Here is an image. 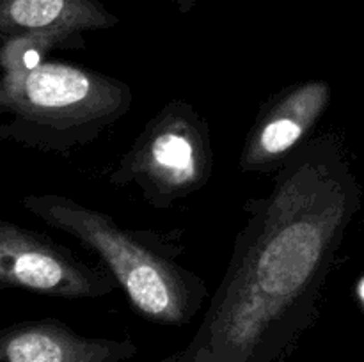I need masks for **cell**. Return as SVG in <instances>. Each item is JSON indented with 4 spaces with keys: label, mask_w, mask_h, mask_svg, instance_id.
<instances>
[{
    "label": "cell",
    "mask_w": 364,
    "mask_h": 362,
    "mask_svg": "<svg viewBox=\"0 0 364 362\" xmlns=\"http://www.w3.org/2000/svg\"><path fill=\"white\" fill-rule=\"evenodd\" d=\"M361 201L340 135L306 141L244 204L226 273L191 343L167 361H281L315 323Z\"/></svg>",
    "instance_id": "cell-1"
},
{
    "label": "cell",
    "mask_w": 364,
    "mask_h": 362,
    "mask_svg": "<svg viewBox=\"0 0 364 362\" xmlns=\"http://www.w3.org/2000/svg\"><path fill=\"white\" fill-rule=\"evenodd\" d=\"M21 206L91 251L142 318L159 325L183 327L205 304L208 287L198 273L178 261L183 252L178 238L124 227L107 213L68 195L28 194Z\"/></svg>",
    "instance_id": "cell-2"
},
{
    "label": "cell",
    "mask_w": 364,
    "mask_h": 362,
    "mask_svg": "<svg viewBox=\"0 0 364 362\" xmlns=\"http://www.w3.org/2000/svg\"><path fill=\"white\" fill-rule=\"evenodd\" d=\"M132 103L124 80L63 60L0 73V141L70 156L98 141Z\"/></svg>",
    "instance_id": "cell-3"
},
{
    "label": "cell",
    "mask_w": 364,
    "mask_h": 362,
    "mask_svg": "<svg viewBox=\"0 0 364 362\" xmlns=\"http://www.w3.org/2000/svg\"><path fill=\"white\" fill-rule=\"evenodd\" d=\"M213 174L208 121L181 98L167 102L146 123L109 172V183L135 188L155 209H169L201 190Z\"/></svg>",
    "instance_id": "cell-4"
},
{
    "label": "cell",
    "mask_w": 364,
    "mask_h": 362,
    "mask_svg": "<svg viewBox=\"0 0 364 362\" xmlns=\"http://www.w3.org/2000/svg\"><path fill=\"white\" fill-rule=\"evenodd\" d=\"M112 273L38 231L0 219V290L85 300L117 290Z\"/></svg>",
    "instance_id": "cell-5"
},
{
    "label": "cell",
    "mask_w": 364,
    "mask_h": 362,
    "mask_svg": "<svg viewBox=\"0 0 364 362\" xmlns=\"http://www.w3.org/2000/svg\"><path fill=\"white\" fill-rule=\"evenodd\" d=\"M331 99L333 87L322 78L295 82L267 98L245 135L240 172H277L288 156L311 138Z\"/></svg>",
    "instance_id": "cell-6"
},
{
    "label": "cell",
    "mask_w": 364,
    "mask_h": 362,
    "mask_svg": "<svg viewBox=\"0 0 364 362\" xmlns=\"http://www.w3.org/2000/svg\"><path fill=\"white\" fill-rule=\"evenodd\" d=\"M135 353L132 341L82 336L55 318L0 330V362H123Z\"/></svg>",
    "instance_id": "cell-7"
},
{
    "label": "cell",
    "mask_w": 364,
    "mask_h": 362,
    "mask_svg": "<svg viewBox=\"0 0 364 362\" xmlns=\"http://www.w3.org/2000/svg\"><path fill=\"white\" fill-rule=\"evenodd\" d=\"M119 23L100 0H0V43L28 34H84Z\"/></svg>",
    "instance_id": "cell-8"
},
{
    "label": "cell",
    "mask_w": 364,
    "mask_h": 362,
    "mask_svg": "<svg viewBox=\"0 0 364 362\" xmlns=\"http://www.w3.org/2000/svg\"><path fill=\"white\" fill-rule=\"evenodd\" d=\"M85 48L84 34H28L0 43V73L27 71L48 60L55 50Z\"/></svg>",
    "instance_id": "cell-9"
},
{
    "label": "cell",
    "mask_w": 364,
    "mask_h": 362,
    "mask_svg": "<svg viewBox=\"0 0 364 362\" xmlns=\"http://www.w3.org/2000/svg\"><path fill=\"white\" fill-rule=\"evenodd\" d=\"M181 14H188L196 7L198 0H171Z\"/></svg>",
    "instance_id": "cell-10"
},
{
    "label": "cell",
    "mask_w": 364,
    "mask_h": 362,
    "mask_svg": "<svg viewBox=\"0 0 364 362\" xmlns=\"http://www.w3.org/2000/svg\"><path fill=\"white\" fill-rule=\"evenodd\" d=\"M153 362H169V361H167V357H166V358H160V361H153Z\"/></svg>",
    "instance_id": "cell-11"
}]
</instances>
